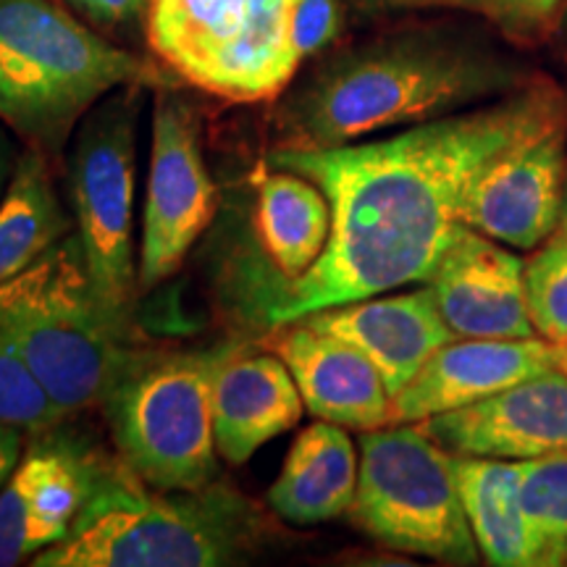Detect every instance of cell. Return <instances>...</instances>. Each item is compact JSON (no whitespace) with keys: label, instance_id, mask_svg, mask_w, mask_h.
<instances>
[{"label":"cell","instance_id":"cell-1","mask_svg":"<svg viewBox=\"0 0 567 567\" xmlns=\"http://www.w3.org/2000/svg\"><path fill=\"white\" fill-rule=\"evenodd\" d=\"M567 126V95L530 80L492 103L339 147H276L268 166L302 174L331 205V237L297 279L247 274L250 302L266 326L313 310L429 281L463 226L478 174L515 142Z\"/></svg>","mask_w":567,"mask_h":567},{"label":"cell","instance_id":"cell-2","mask_svg":"<svg viewBox=\"0 0 567 567\" xmlns=\"http://www.w3.org/2000/svg\"><path fill=\"white\" fill-rule=\"evenodd\" d=\"M513 61L452 27L394 30L326 55L274 109L279 147H339L509 95Z\"/></svg>","mask_w":567,"mask_h":567},{"label":"cell","instance_id":"cell-3","mask_svg":"<svg viewBox=\"0 0 567 567\" xmlns=\"http://www.w3.org/2000/svg\"><path fill=\"white\" fill-rule=\"evenodd\" d=\"M264 507L218 476L200 488L163 492L105 460L87 505L63 542L34 567H231L266 549Z\"/></svg>","mask_w":567,"mask_h":567},{"label":"cell","instance_id":"cell-4","mask_svg":"<svg viewBox=\"0 0 567 567\" xmlns=\"http://www.w3.org/2000/svg\"><path fill=\"white\" fill-rule=\"evenodd\" d=\"M176 82L55 0H0V124L48 158L111 92Z\"/></svg>","mask_w":567,"mask_h":567},{"label":"cell","instance_id":"cell-5","mask_svg":"<svg viewBox=\"0 0 567 567\" xmlns=\"http://www.w3.org/2000/svg\"><path fill=\"white\" fill-rule=\"evenodd\" d=\"M243 344L158 350L118 344L101 405L118 460L163 492L200 488L221 476L213 439V381Z\"/></svg>","mask_w":567,"mask_h":567},{"label":"cell","instance_id":"cell-6","mask_svg":"<svg viewBox=\"0 0 567 567\" xmlns=\"http://www.w3.org/2000/svg\"><path fill=\"white\" fill-rule=\"evenodd\" d=\"M0 337L17 350L63 417L101 402L122 342L105 321L74 231L0 287Z\"/></svg>","mask_w":567,"mask_h":567},{"label":"cell","instance_id":"cell-7","mask_svg":"<svg viewBox=\"0 0 567 567\" xmlns=\"http://www.w3.org/2000/svg\"><path fill=\"white\" fill-rule=\"evenodd\" d=\"M147 87H122L82 118L66 158L69 208L92 289L122 344H130L140 305L134 252L137 126Z\"/></svg>","mask_w":567,"mask_h":567},{"label":"cell","instance_id":"cell-8","mask_svg":"<svg viewBox=\"0 0 567 567\" xmlns=\"http://www.w3.org/2000/svg\"><path fill=\"white\" fill-rule=\"evenodd\" d=\"M300 0H153L147 42L182 82L229 103L276 101L302 61L292 21Z\"/></svg>","mask_w":567,"mask_h":567},{"label":"cell","instance_id":"cell-9","mask_svg":"<svg viewBox=\"0 0 567 567\" xmlns=\"http://www.w3.org/2000/svg\"><path fill=\"white\" fill-rule=\"evenodd\" d=\"M352 523L394 551L450 565H476L481 549L467 523L452 455L417 423L360 434Z\"/></svg>","mask_w":567,"mask_h":567},{"label":"cell","instance_id":"cell-10","mask_svg":"<svg viewBox=\"0 0 567 567\" xmlns=\"http://www.w3.org/2000/svg\"><path fill=\"white\" fill-rule=\"evenodd\" d=\"M216 203L197 105L179 90V82L153 90L151 174L137 260L140 292H153L179 271L213 221Z\"/></svg>","mask_w":567,"mask_h":567},{"label":"cell","instance_id":"cell-11","mask_svg":"<svg viewBox=\"0 0 567 567\" xmlns=\"http://www.w3.org/2000/svg\"><path fill=\"white\" fill-rule=\"evenodd\" d=\"M105 457L53 425L32 434L0 488V567L38 557L63 542L101 478Z\"/></svg>","mask_w":567,"mask_h":567},{"label":"cell","instance_id":"cell-12","mask_svg":"<svg viewBox=\"0 0 567 567\" xmlns=\"http://www.w3.org/2000/svg\"><path fill=\"white\" fill-rule=\"evenodd\" d=\"M565 142L559 126L502 151L473 182L463 221L517 250L551 237L565 203Z\"/></svg>","mask_w":567,"mask_h":567},{"label":"cell","instance_id":"cell-13","mask_svg":"<svg viewBox=\"0 0 567 567\" xmlns=\"http://www.w3.org/2000/svg\"><path fill=\"white\" fill-rule=\"evenodd\" d=\"M450 455L534 460L567 452V371L538 373L417 423Z\"/></svg>","mask_w":567,"mask_h":567},{"label":"cell","instance_id":"cell-14","mask_svg":"<svg viewBox=\"0 0 567 567\" xmlns=\"http://www.w3.org/2000/svg\"><path fill=\"white\" fill-rule=\"evenodd\" d=\"M555 368H567V347L544 337L452 339L392 396L389 425L421 423L431 415L473 405Z\"/></svg>","mask_w":567,"mask_h":567},{"label":"cell","instance_id":"cell-15","mask_svg":"<svg viewBox=\"0 0 567 567\" xmlns=\"http://www.w3.org/2000/svg\"><path fill=\"white\" fill-rule=\"evenodd\" d=\"M425 284L457 339L538 337L528 313L526 264L467 224Z\"/></svg>","mask_w":567,"mask_h":567},{"label":"cell","instance_id":"cell-16","mask_svg":"<svg viewBox=\"0 0 567 567\" xmlns=\"http://www.w3.org/2000/svg\"><path fill=\"white\" fill-rule=\"evenodd\" d=\"M274 352L287 363L305 410L316 421L352 431L389 425L392 394L379 368L358 347L297 318L279 326Z\"/></svg>","mask_w":567,"mask_h":567},{"label":"cell","instance_id":"cell-17","mask_svg":"<svg viewBox=\"0 0 567 567\" xmlns=\"http://www.w3.org/2000/svg\"><path fill=\"white\" fill-rule=\"evenodd\" d=\"M302 321L358 347L379 368L392 396L408 386L439 347L457 339L439 313L429 284L405 295L331 305L302 316Z\"/></svg>","mask_w":567,"mask_h":567},{"label":"cell","instance_id":"cell-18","mask_svg":"<svg viewBox=\"0 0 567 567\" xmlns=\"http://www.w3.org/2000/svg\"><path fill=\"white\" fill-rule=\"evenodd\" d=\"M305 402L279 354L239 347L213 381V439L218 457L245 465L260 446L292 431Z\"/></svg>","mask_w":567,"mask_h":567},{"label":"cell","instance_id":"cell-19","mask_svg":"<svg viewBox=\"0 0 567 567\" xmlns=\"http://www.w3.org/2000/svg\"><path fill=\"white\" fill-rule=\"evenodd\" d=\"M460 496L481 557L494 567L567 565V549L544 536L526 515L520 496L523 463L452 455Z\"/></svg>","mask_w":567,"mask_h":567},{"label":"cell","instance_id":"cell-20","mask_svg":"<svg viewBox=\"0 0 567 567\" xmlns=\"http://www.w3.org/2000/svg\"><path fill=\"white\" fill-rule=\"evenodd\" d=\"M360 452L344 425L316 421L289 446L279 478L268 488V507L292 526H318L352 509Z\"/></svg>","mask_w":567,"mask_h":567},{"label":"cell","instance_id":"cell-21","mask_svg":"<svg viewBox=\"0 0 567 567\" xmlns=\"http://www.w3.org/2000/svg\"><path fill=\"white\" fill-rule=\"evenodd\" d=\"M252 226L268 260V268L255 274L279 281L297 279L329 245L331 205L316 182L276 168L274 174L260 176Z\"/></svg>","mask_w":567,"mask_h":567},{"label":"cell","instance_id":"cell-22","mask_svg":"<svg viewBox=\"0 0 567 567\" xmlns=\"http://www.w3.org/2000/svg\"><path fill=\"white\" fill-rule=\"evenodd\" d=\"M71 231L74 216L55 193L51 158L24 145L0 200V287Z\"/></svg>","mask_w":567,"mask_h":567},{"label":"cell","instance_id":"cell-23","mask_svg":"<svg viewBox=\"0 0 567 567\" xmlns=\"http://www.w3.org/2000/svg\"><path fill=\"white\" fill-rule=\"evenodd\" d=\"M526 295L536 334L567 347V234L555 231L549 245L528 260Z\"/></svg>","mask_w":567,"mask_h":567},{"label":"cell","instance_id":"cell-24","mask_svg":"<svg viewBox=\"0 0 567 567\" xmlns=\"http://www.w3.org/2000/svg\"><path fill=\"white\" fill-rule=\"evenodd\" d=\"M66 421L17 350L0 337V423L19 425L27 434Z\"/></svg>","mask_w":567,"mask_h":567},{"label":"cell","instance_id":"cell-25","mask_svg":"<svg viewBox=\"0 0 567 567\" xmlns=\"http://www.w3.org/2000/svg\"><path fill=\"white\" fill-rule=\"evenodd\" d=\"M520 496L530 523L567 549V452L520 460Z\"/></svg>","mask_w":567,"mask_h":567},{"label":"cell","instance_id":"cell-26","mask_svg":"<svg viewBox=\"0 0 567 567\" xmlns=\"http://www.w3.org/2000/svg\"><path fill=\"white\" fill-rule=\"evenodd\" d=\"M423 6H442L476 13L515 42L542 40L557 24L567 0H425Z\"/></svg>","mask_w":567,"mask_h":567},{"label":"cell","instance_id":"cell-27","mask_svg":"<svg viewBox=\"0 0 567 567\" xmlns=\"http://www.w3.org/2000/svg\"><path fill=\"white\" fill-rule=\"evenodd\" d=\"M344 24L342 0H300L292 21L295 51L305 63L321 55L339 38Z\"/></svg>","mask_w":567,"mask_h":567},{"label":"cell","instance_id":"cell-28","mask_svg":"<svg viewBox=\"0 0 567 567\" xmlns=\"http://www.w3.org/2000/svg\"><path fill=\"white\" fill-rule=\"evenodd\" d=\"M61 3L97 30L116 32L147 17L153 0H61Z\"/></svg>","mask_w":567,"mask_h":567},{"label":"cell","instance_id":"cell-29","mask_svg":"<svg viewBox=\"0 0 567 567\" xmlns=\"http://www.w3.org/2000/svg\"><path fill=\"white\" fill-rule=\"evenodd\" d=\"M27 446V431L19 425L0 423V488L11 478L13 467L19 465Z\"/></svg>","mask_w":567,"mask_h":567},{"label":"cell","instance_id":"cell-30","mask_svg":"<svg viewBox=\"0 0 567 567\" xmlns=\"http://www.w3.org/2000/svg\"><path fill=\"white\" fill-rule=\"evenodd\" d=\"M13 137H17V134H13L6 124H0V200H3L6 189H9L11 176L17 172V163L21 155L19 142Z\"/></svg>","mask_w":567,"mask_h":567},{"label":"cell","instance_id":"cell-31","mask_svg":"<svg viewBox=\"0 0 567 567\" xmlns=\"http://www.w3.org/2000/svg\"><path fill=\"white\" fill-rule=\"evenodd\" d=\"M350 3L365 17H379V13L400 11V9H415L423 6L425 0H350Z\"/></svg>","mask_w":567,"mask_h":567},{"label":"cell","instance_id":"cell-32","mask_svg":"<svg viewBox=\"0 0 567 567\" xmlns=\"http://www.w3.org/2000/svg\"><path fill=\"white\" fill-rule=\"evenodd\" d=\"M559 234H567V184H565V203H563V218H559L557 226Z\"/></svg>","mask_w":567,"mask_h":567},{"label":"cell","instance_id":"cell-33","mask_svg":"<svg viewBox=\"0 0 567 567\" xmlns=\"http://www.w3.org/2000/svg\"><path fill=\"white\" fill-rule=\"evenodd\" d=\"M565 371H567V368H565Z\"/></svg>","mask_w":567,"mask_h":567}]
</instances>
